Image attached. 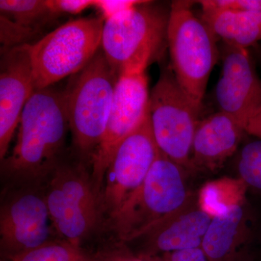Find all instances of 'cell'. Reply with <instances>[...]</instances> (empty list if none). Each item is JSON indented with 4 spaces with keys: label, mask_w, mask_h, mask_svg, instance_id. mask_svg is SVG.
I'll use <instances>...</instances> for the list:
<instances>
[{
    "label": "cell",
    "mask_w": 261,
    "mask_h": 261,
    "mask_svg": "<svg viewBox=\"0 0 261 261\" xmlns=\"http://www.w3.org/2000/svg\"><path fill=\"white\" fill-rule=\"evenodd\" d=\"M94 0H46L49 10L53 15H76L90 7H93Z\"/></svg>",
    "instance_id": "d4e9b609"
},
{
    "label": "cell",
    "mask_w": 261,
    "mask_h": 261,
    "mask_svg": "<svg viewBox=\"0 0 261 261\" xmlns=\"http://www.w3.org/2000/svg\"><path fill=\"white\" fill-rule=\"evenodd\" d=\"M102 18L70 20L29 44L36 90L84 69L102 44Z\"/></svg>",
    "instance_id": "5b68a950"
},
{
    "label": "cell",
    "mask_w": 261,
    "mask_h": 261,
    "mask_svg": "<svg viewBox=\"0 0 261 261\" xmlns=\"http://www.w3.org/2000/svg\"><path fill=\"white\" fill-rule=\"evenodd\" d=\"M212 218L202 211L194 194L176 214L156 225L137 240L142 242V258L202 247Z\"/></svg>",
    "instance_id": "5bb4252c"
},
{
    "label": "cell",
    "mask_w": 261,
    "mask_h": 261,
    "mask_svg": "<svg viewBox=\"0 0 261 261\" xmlns=\"http://www.w3.org/2000/svg\"><path fill=\"white\" fill-rule=\"evenodd\" d=\"M0 20L1 43L3 45L2 51L28 44L27 40L37 32L34 29L27 28L15 23L4 15H1Z\"/></svg>",
    "instance_id": "7402d4cb"
},
{
    "label": "cell",
    "mask_w": 261,
    "mask_h": 261,
    "mask_svg": "<svg viewBox=\"0 0 261 261\" xmlns=\"http://www.w3.org/2000/svg\"><path fill=\"white\" fill-rule=\"evenodd\" d=\"M149 116L122 142L99 193V211L111 221L145 181L159 154Z\"/></svg>",
    "instance_id": "30bf717a"
},
{
    "label": "cell",
    "mask_w": 261,
    "mask_h": 261,
    "mask_svg": "<svg viewBox=\"0 0 261 261\" xmlns=\"http://www.w3.org/2000/svg\"><path fill=\"white\" fill-rule=\"evenodd\" d=\"M80 247L68 242L50 241L11 259L12 261H84Z\"/></svg>",
    "instance_id": "44dd1931"
},
{
    "label": "cell",
    "mask_w": 261,
    "mask_h": 261,
    "mask_svg": "<svg viewBox=\"0 0 261 261\" xmlns=\"http://www.w3.org/2000/svg\"><path fill=\"white\" fill-rule=\"evenodd\" d=\"M244 134L243 123L221 111L200 120L192 142L191 172L220 169L237 152Z\"/></svg>",
    "instance_id": "9a60e30c"
},
{
    "label": "cell",
    "mask_w": 261,
    "mask_h": 261,
    "mask_svg": "<svg viewBox=\"0 0 261 261\" xmlns=\"http://www.w3.org/2000/svg\"><path fill=\"white\" fill-rule=\"evenodd\" d=\"M146 69L126 70L117 82L106 132L91 161V181L97 197L117 149L149 116L150 94Z\"/></svg>",
    "instance_id": "9c48e42d"
},
{
    "label": "cell",
    "mask_w": 261,
    "mask_h": 261,
    "mask_svg": "<svg viewBox=\"0 0 261 261\" xmlns=\"http://www.w3.org/2000/svg\"><path fill=\"white\" fill-rule=\"evenodd\" d=\"M254 219L247 200L213 218L201 247L207 261H253Z\"/></svg>",
    "instance_id": "2e32d148"
},
{
    "label": "cell",
    "mask_w": 261,
    "mask_h": 261,
    "mask_svg": "<svg viewBox=\"0 0 261 261\" xmlns=\"http://www.w3.org/2000/svg\"><path fill=\"white\" fill-rule=\"evenodd\" d=\"M200 18L225 45L247 49L261 41V12L202 8Z\"/></svg>",
    "instance_id": "e0dca14e"
},
{
    "label": "cell",
    "mask_w": 261,
    "mask_h": 261,
    "mask_svg": "<svg viewBox=\"0 0 261 261\" xmlns=\"http://www.w3.org/2000/svg\"><path fill=\"white\" fill-rule=\"evenodd\" d=\"M145 2L138 0H94L93 7L99 12L104 20H107Z\"/></svg>",
    "instance_id": "603a6c76"
},
{
    "label": "cell",
    "mask_w": 261,
    "mask_h": 261,
    "mask_svg": "<svg viewBox=\"0 0 261 261\" xmlns=\"http://www.w3.org/2000/svg\"><path fill=\"white\" fill-rule=\"evenodd\" d=\"M187 173L159 152L145 181L112 220L118 238L135 241L186 205L194 195Z\"/></svg>",
    "instance_id": "277c9868"
},
{
    "label": "cell",
    "mask_w": 261,
    "mask_h": 261,
    "mask_svg": "<svg viewBox=\"0 0 261 261\" xmlns=\"http://www.w3.org/2000/svg\"><path fill=\"white\" fill-rule=\"evenodd\" d=\"M219 111L244 123L261 110V80L247 49L225 45L216 87Z\"/></svg>",
    "instance_id": "7c38bea8"
},
{
    "label": "cell",
    "mask_w": 261,
    "mask_h": 261,
    "mask_svg": "<svg viewBox=\"0 0 261 261\" xmlns=\"http://www.w3.org/2000/svg\"><path fill=\"white\" fill-rule=\"evenodd\" d=\"M128 261H146L144 260V259H140V260H128Z\"/></svg>",
    "instance_id": "83f0119b"
},
{
    "label": "cell",
    "mask_w": 261,
    "mask_h": 261,
    "mask_svg": "<svg viewBox=\"0 0 261 261\" xmlns=\"http://www.w3.org/2000/svg\"><path fill=\"white\" fill-rule=\"evenodd\" d=\"M68 128L64 91L37 89L22 113L16 145L2 161L5 173L23 181L50 176L61 163Z\"/></svg>",
    "instance_id": "6da1fadb"
},
{
    "label": "cell",
    "mask_w": 261,
    "mask_h": 261,
    "mask_svg": "<svg viewBox=\"0 0 261 261\" xmlns=\"http://www.w3.org/2000/svg\"><path fill=\"white\" fill-rule=\"evenodd\" d=\"M200 112L183 92L171 66L149 94V116L160 152L191 172L190 154Z\"/></svg>",
    "instance_id": "52a82bcc"
},
{
    "label": "cell",
    "mask_w": 261,
    "mask_h": 261,
    "mask_svg": "<svg viewBox=\"0 0 261 261\" xmlns=\"http://www.w3.org/2000/svg\"><path fill=\"white\" fill-rule=\"evenodd\" d=\"M53 228L45 195L23 192L2 207L1 248L10 260L53 241Z\"/></svg>",
    "instance_id": "8fae6325"
},
{
    "label": "cell",
    "mask_w": 261,
    "mask_h": 261,
    "mask_svg": "<svg viewBox=\"0 0 261 261\" xmlns=\"http://www.w3.org/2000/svg\"><path fill=\"white\" fill-rule=\"evenodd\" d=\"M166 41L175 78L200 113L209 77L219 59L218 39L194 14L191 2L175 1L169 11Z\"/></svg>",
    "instance_id": "3957f363"
},
{
    "label": "cell",
    "mask_w": 261,
    "mask_h": 261,
    "mask_svg": "<svg viewBox=\"0 0 261 261\" xmlns=\"http://www.w3.org/2000/svg\"><path fill=\"white\" fill-rule=\"evenodd\" d=\"M247 190L240 178L225 176L205 183L197 195V202L213 219L246 201Z\"/></svg>",
    "instance_id": "ac0fdd59"
},
{
    "label": "cell",
    "mask_w": 261,
    "mask_h": 261,
    "mask_svg": "<svg viewBox=\"0 0 261 261\" xmlns=\"http://www.w3.org/2000/svg\"><path fill=\"white\" fill-rule=\"evenodd\" d=\"M169 13L145 1L105 20L101 48L118 76L123 72L147 68L166 39Z\"/></svg>",
    "instance_id": "8992f818"
},
{
    "label": "cell",
    "mask_w": 261,
    "mask_h": 261,
    "mask_svg": "<svg viewBox=\"0 0 261 261\" xmlns=\"http://www.w3.org/2000/svg\"><path fill=\"white\" fill-rule=\"evenodd\" d=\"M1 15L27 28L37 31L53 16L46 0H1Z\"/></svg>",
    "instance_id": "d6986e66"
},
{
    "label": "cell",
    "mask_w": 261,
    "mask_h": 261,
    "mask_svg": "<svg viewBox=\"0 0 261 261\" xmlns=\"http://www.w3.org/2000/svg\"><path fill=\"white\" fill-rule=\"evenodd\" d=\"M236 168L247 189L261 195V140L250 141L240 149Z\"/></svg>",
    "instance_id": "ffe728a7"
},
{
    "label": "cell",
    "mask_w": 261,
    "mask_h": 261,
    "mask_svg": "<svg viewBox=\"0 0 261 261\" xmlns=\"http://www.w3.org/2000/svg\"><path fill=\"white\" fill-rule=\"evenodd\" d=\"M144 259V258H142ZM146 261H207L202 247L186 249L145 258Z\"/></svg>",
    "instance_id": "484cf974"
},
{
    "label": "cell",
    "mask_w": 261,
    "mask_h": 261,
    "mask_svg": "<svg viewBox=\"0 0 261 261\" xmlns=\"http://www.w3.org/2000/svg\"><path fill=\"white\" fill-rule=\"evenodd\" d=\"M51 176L45 199L55 230L65 241L79 247L99 220L97 194L81 166L61 163Z\"/></svg>",
    "instance_id": "ba28073f"
},
{
    "label": "cell",
    "mask_w": 261,
    "mask_h": 261,
    "mask_svg": "<svg viewBox=\"0 0 261 261\" xmlns=\"http://www.w3.org/2000/svg\"><path fill=\"white\" fill-rule=\"evenodd\" d=\"M29 44L2 54L0 70V159L8 147L25 105L36 91Z\"/></svg>",
    "instance_id": "4fadbf2b"
},
{
    "label": "cell",
    "mask_w": 261,
    "mask_h": 261,
    "mask_svg": "<svg viewBox=\"0 0 261 261\" xmlns=\"http://www.w3.org/2000/svg\"><path fill=\"white\" fill-rule=\"evenodd\" d=\"M243 127L245 134L261 140V110L248 118Z\"/></svg>",
    "instance_id": "4316f807"
},
{
    "label": "cell",
    "mask_w": 261,
    "mask_h": 261,
    "mask_svg": "<svg viewBox=\"0 0 261 261\" xmlns=\"http://www.w3.org/2000/svg\"><path fill=\"white\" fill-rule=\"evenodd\" d=\"M118 78L100 48L64 90L73 145L84 161L91 163L106 132Z\"/></svg>",
    "instance_id": "7a4b0ae2"
},
{
    "label": "cell",
    "mask_w": 261,
    "mask_h": 261,
    "mask_svg": "<svg viewBox=\"0 0 261 261\" xmlns=\"http://www.w3.org/2000/svg\"><path fill=\"white\" fill-rule=\"evenodd\" d=\"M202 8L261 12V0H202Z\"/></svg>",
    "instance_id": "cb8c5ba5"
}]
</instances>
